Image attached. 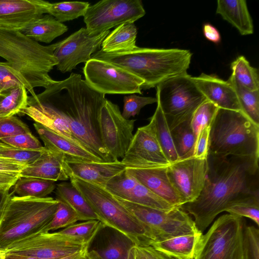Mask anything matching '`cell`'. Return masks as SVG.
<instances>
[{
    "label": "cell",
    "mask_w": 259,
    "mask_h": 259,
    "mask_svg": "<svg viewBox=\"0 0 259 259\" xmlns=\"http://www.w3.org/2000/svg\"><path fill=\"white\" fill-rule=\"evenodd\" d=\"M56 199L70 206L79 221L98 220V218L80 192L70 183L63 182L56 187Z\"/></svg>",
    "instance_id": "cell-28"
},
{
    "label": "cell",
    "mask_w": 259,
    "mask_h": 259,
    "mask_svg": "<svg viewBox=\"0 0 259 259\" xmlns=\"http://www.w3.org/2000/svg\"><path fill=\"white\" fill-rule=\"evenodd\" d=\"M104 225L115 229L134 245L149 246L155 242L152 234L104 188L69 177Z\"/></svg>",
    "instance_id": "cell-7"
},
{
    "label": "cell",
    "mask_w": 259,
    "mask_h": 259,
    "mask_svg": "<svg viewBox=\"0 0 259 259\" xmlns=\"http://www.w3.org/2000/svg\"><path fill=\"white\" fill-rule=\"evenodd\" d=\"M13 187V194L17 196L44 198L54 190L56 185L51 180L20 177Z\"/></svg>",
    "instance_id": "cell-30"
},
{
    "label": "cell",
    "mask_w": 259,
    "mask_h": 259,
    "mask_svg": "<svg viewBox=\"0 0 259 259\" xmlns=\"http://www.w3.org/2000/svg\"><path fill=\"white\" fill-rule=\"evenodd\" d=\"M121 162L126 167L165 168L170 164L156 137L153 120L139 127Z\"/></svg>",
    "instance_id": "cell-14"
},
{
    "label": "cell",
    "mask_w": 259,
    "mask_h": 259,
    "mask_svg": "<svg viewBox=\"0 0 259 259\" xmlns=\"http://www.w3.org/2000/svg\"><path fill=\"white\" fill-rule=\"evenodd\" d=\"M20 113L28 115L35 122L80 144L72 136L64 116L49 99L39 100L35 97H28V106Z\"/></svg>",
    "instance_id": "cell-19"
},
{
    "label": "cell",
    "mask_w": 259,
    "mask_h": 259,
    "mask_svg": "<svg viewBox=\"0 0 259 259\" xmlns=\"http://www.w3.org/2000/svg\"><path fill=\"white\" fill-rule=\"evenodd\" d=\"M122 115L126 119L138 115L141 109L146 105L157 103L156 98L141 97L135 94L125 96Z\"/></svg>",
    "instance_id": "cell-48"
},
{
    "label": "cell",
    "mask_w": 259,
    "mask_h": 259,
    "mask_svg": "<svg viewBox=\"0 0 259 259\" xmlns=\"http://www.w3.org/2000/svg\"><path fill=\"white\" fill-rule=\"evenodd\" d=\"M29 132L27 125L15 116L0 118V140Z\"/></svg>",
    "instance_id": "cell-49"
},
{
    "label": "cell",
    "mask_w": 259,
    "mask_h": 259,
    "mask_svg": "<svg viewBox=\"0 0 259 259\" xmlns=\"http://www.w3.org/2000/svg\"><path fill=\"white\" fill-rule=\"evenodd\" d=\"M216 13L235 27L241 35L253 33V21L246 1L218 0Z\"/></svg>",
    "instance_id": "cell-26"
},
{
    "label": "cell",
    "mask_w": 259,
    "mask_h": 259,
    "mask_svg": "<svg viewBox=\"0 0 259 259\" xmlns=\"http://www.w3.org/2000/svg\"><path fill=\"white\" fill-rule=\"evenodd\" d=\"M192 53L180 49L136 47L122 52H96L91 59L104 60L122 68L143 79L141 90L156 87L171 78L187 73Z\"/></svg>",
    "instance_id": "cell-3"
},
{
    "label": "cell",
    "mask_w": 259,
    "mask_h": 259,
    "mask_svg": "<svg viewBox=\"0 0 259 259\" xmlns=\"http://www.w3.org/2000/svg\"><path fill=\"white\" fill-rule=\"evenodd\" d=\"M44 150H23L0 142L1 157L11 159L24 166L33 162L39 157Z\"/></svg>",
    "instance_id": "cell-44"
},
{
    "label": "cell",
    "mask_w": 259,
    "mask_h": 259,
    "mask_svg": "<svg viewBox=\"0 0 259 259\" xmlns=\"http://www.w3.org/2000/svg\"><path fill=\"white\" fill-rule=\"evenodd\" d=\"M134 119L123 117L117 105L105 99L99 116L102 144L114 161L124 157L134 136Z\"/></svg>",
    "instance_id": "cell-13"
},
{
    "label": "cell",
    "mask_w": 259,
    "mask_h": 259,
    "mask_svg": "<svg viewBox=\"0 0 259 259\" xmlns=\"http://www.w3.org/2000/svg\"><path fill=\"white\" fill-rule=\"evenodd\" d=\"M90 6L88 2H63L50 3L47 13L61 23L84 16Z\"/></svg>",
    "instance_id": "cell-38"
},
{
    "label": "cell",
    "mask_w": 259,
    "mask_h": 259,
    "mask_svg": "<svg viewBox=\"0 0 259 259\" xmlns=\"http://www.w3.org/2000/svg\"><path fill=\"white\" fill-rule=\"evenodd\" d=\"M54 50L53 44L42 46L20 30L0 27V57L33 92L35 87L46 89L56 82L49 74L58 64Z\"/></svg>",
    "instance_id": "cell-4"
},
{
    "label": "cell",
    "mask_w": 259,
    "mask_h": 259,
    "mask_svg": "<svg viewBox=\"0 0 259 259\" xmlns=\"http://www.w3.org/2000/svg\"><path fill=\"white\" fill-rule=\"evenodd\" d=\"M226 211L230 214L247 217L259 225V196L251 197L232 204Z\"/></svg>",
    "instance_id": "cell-43"
},
{
    "label": "cell",
    "mask_w": 259,
    "mask_h": 259,
    "mask_svg": "<svg viewBox=\"0 0 259 259\" xmlns=\"http://www.w3.org/2000/svg\"><path fill=\"white\" fill-rule=\"evenodd\" d=\"M81 259H104L96 250H88Z\"/></svg>",
    "instance_id": "cell-56"
},
{
    "label": "cell",
    "mask_w": 259,
    "mask_h": 259,
    "mask_svg": "<svg viewBox=\"0 0 259 259\" xmlns=\"http://www.w3.org/2000/svg\"><path fill=\"white\" fill-rule=\"evenodd\" d=\"M218 109L214 104L206 100L196 110L191 120V126L196 141L202 129L210 126Z\"/></svg>",
    "instance_id": "cell-40"
},
{
    "label": "cell",
    "mask_w": 259,
    "mask_h": 259,
    "mask_svg": "<svg viewBox=\"0 0 259 259\" xmlns=\"http://www.w3.org/2000/svg\"><path fill=\"white\" fill-rule=\"evenodd\" d=\"M6 255V251L0 249V259H5Z\"/></svg>",
    "instance_id": "cell-59"
},
{
    "label": "cell",
    "mask_w": 259,
    "mask_h": 259,
    "mask_svg": "<svg viewBox=\"0 0 259 259\" xmlns=\"http://www.w3.org/2000/svg\"><path fill=\"white\" fill-rule=\"evenodd\" d=\"M59 201L52 197L12 195L0 220V249L47 232Z\"/></svg>",
    "instance_id": "cell-5"
},
{
    "label": "cell",
    "mask_w": 259,
    "mask_h": 259,
    "mask_svg": "<svg viewBox=\"0 0 259 259\" xmlns=\"http://www.w3.org/2000/svg\"><path fill=\"white\" fill-rule=\"evenodd\" d=\"M25 166L11 159L0 156L1 171L20 174Z\"/></svg>",
    "instance_id": "cell-52"
},
{
    "label": "cell",
    "mask_w": 259,
    "mask_h": 259,
    "mask_svg": "<svg viewBox=\"0 0 259 259\" xmlns=\"http://www.w3.org/2000/svg\"><path fill=\"white\" fill-rule=\"evenodd\" d=\"M232 76L241 86L251 91L259 90L257 70L251 66L243 56H238L232 62Z\"/></svg>",
    "instance_id": "cell-36"
},
{
    "label": "cell",
    "mask_w": 259,
    "mask_h": 259,
    "mask_svg": "<svg viewBox=\"0 0 259 259\" xmlns=\"http://www.w3.org/2000/svg\"><path fill=\"white\" fill-rule=\"evenodd\" d=\"M5 259H38L33 257L14 253H6Z\"/></svg>",
    "instance_id": "cell-57"
},
{
    "label": "cell",
    "mask_w": 259,
    "mask_h": 259,
    "mask_svg": "<svg viewBox=\"0 0 259 259\" xmlns=\"http://www.w3.org/2000/svg\"><path fill=\"white\" fill-rule=\"evenodd\" d=\"M1 95V94H0Z\"/></svg>",
    "instance_id": "cell-61"
},
{
    "label": "cell",
    "mask_w": 259,
    "mask_h": 259,
    "mask_svg": "<svg viewBox=\"0 0 259 259\" xmlns=\"http://www.w3.org/2000/svg\"><path fill=\"white\" fill-rule=\"evenodd\" d=\"M166 168L126 167V171L159 197L180 208L182 201L168 179Z\"/></svg>",
    "instance_id": "cell-23"
},
{
    "label": "cell",
    "mask_w": 259,
    "mask_h": 259,
    "mask_svg": "<svg viewBox=\"0 0 259 259\" xmlns=\"http://www.w3.org/2000/svg\"><path fill=\"white\" fill-rule=\"evenodd\" d=\"M137 182L125 169L109 180L104 188L114 197L125 200Z\"/></svg>",
    "instance_id": "cell-39"
},
{
    "label": "cell",
    "mask_w": 259,
    "mask_h": 259,
    "mask_svg": "<svg viewBox=\"0 0 259 259\" xmlns=\"http://www.w3.org/2000/svg\"><path fill=\"white\" fill-rule=\"evenodd\" d=\"M28 104L26 89L18 86L5 91L0 95V118L20 113Z\"/></svg>",
    "instance_id": "cell-33"
},
{
    "label": "cell",
    "mask_w": 259,
    "mask_h": 259,
    "mask_svg": "<svg viewBox=\"0 0 259 259\" xmlns=\"http://www.w3.org/2000/svg\"><path fill=\"white\" fill-rule=\"evenodd\" d=\"M150 119L153 121L157 138L167 158L170 163L178 161L179 157L173 143L170 130L159 104H157L155 111Z\"/></svg>",
    "instance_id": "cell-32"
},
{
    "label": "cell",
    "mask_w": 259,
    "mask_h": 259,
    "mask_svg": "<svg viewBox=\"0 0 259 259\" xmlns=\"http://www.w3.org/2000/svg\"><path fill=\"white\" fill-rule=\"evenodd\" d=\"M228 81L236 92L242 112L259 125V90L251 91L241 86L231 75Z\"/></svg>",
    "instance_id": "cell-35"
},
{
    "label": "cell",
    "mask_w": 259,
    "mask_h": 259,
    "mask_svg": "<svg viewBox=\"0 0 259 259\" xmlns=\"http://www.w3.org/2000/svg\"><path fill=\"white\" fill-rule=\"evenodd\" d=\"M103 226L99 220H91L74 223L56 232L62 237L89 246Z\"/></svg>",
    "instance_id": "cell-31"
},
{
    "label": "cell",
    "mask_w": 259,
    "mask_h": 259,
    "mask_svg": "<svg viewBox=\"0 0 259 259\" xmlns=\"http://www.w3.org/2000/svg\"><path fill=\"white\" fill-rule=\"evenodd\" d=\"M124 200L164 211L176 207L159 197L138 181Z\"/></svg>",
    "instance_id": "cell-37"
},
{
    "label": "cell",
    "mask_w": 259,
    "mask_h": 259,
    "mask_svg": "<svg viewBox=\"0 0 259 259\" xmlns=\"http://www.w3.org/2000/svg\"><path fill=\"white\" fill-rule=\"evenodd\" d=\"M88 250V249L84 250L58 259H81Z\"/></svg>",
    "instance_id": "cell-58"
},
{
    "label": "cell",
    "mask_w": 259,
    "mask_h": 259,
    "mask_svg": "<svg viewBox=\"0 0 259 259\" xmlns=\"http://www.w3.org/2000/svg\"><path fill=\"white\" fill-rule=\"evenodd\" d=\"M49 99L68 123L72 136L103 162L114 161L104 147L100 136L99 116L105 95L92 89L79 74L56 82L37 95Z\"/></svg>",
    "instance_id": "cell-2"
},
{
    "label": "cell",
    "mask_w": 259,
    "mask_h": 259,
    "mask_svg": "<svg viewBox=\"0 0 259 259\" xmlns=\"http://www.w3.org/2000/svg\"><path fill=\"white\" fill-rule=\"evenodd\" d=\"M20 177V174L0 171V186L12 187Z\"/></svg>",
    "instance_id": "cell-54"
},
{
    "label": "cell",
    "mask_w": 259,
    "mask_h": 259,
    "mask_svg": "<svg viewBox=\"0 0 259 259\" xmlns=\"http://www.w3.org/2000/svg\"><path fill=\"white\" fill-rule=\"evenodd\" d=\"M131 252L132 259H170L151 245L141 246L133 245Z\"/></svg>",
    "instance_id": "cell-50"
},
{
    "label": "cell",
    "mask_w": 259,
    "mask_h": 259,
    "mask_svg": "<svg viewBox=\"0 0 259 259\" xmlns=\"http://www.w3.org/2000/svg\"><path fill=\"white\" fill-rule=\"evenodd\" d=\"M207 174L200 194L180 206L193 215L202 233L218 214L235 202L259 196L258 159L207 156Z\"/></svg>",
    "instance_id": "cell-1"
},
{
    "label": "cell",
    "mask_w": 259,
    "mask_h": 259,
    "mask_svg": "<svg viewBox=\"0 0 259 259\" xmlns=\"http://www.w3.org/2000/svg\"><path fill=\"white\" fill-rule=\"evenodd\" d=\"M3 90H3V87L1 85V84H0V94L3 92Z\"/></svg>",
    "instance_id": "cell-60"
},
{
    "label": "cell",
    "mask_w": 259,
    "mask_h": 259,
    "mask_svg": "<svg viewBox=\"0 0 259 259\" xmlns=\"http://www.w3.org/2000/svg\"><path fill=\"white\" fill-rule=\"evenodd\" d=\"M89 247L81 243L62 237L56 232H46L17 243L6 252L38 259H58L88 249Z\"/></svg>",
    "instance_id": "cell-17"
},
{
    "label": "cell",
    "mask_w": 259,
    "mask_h": 259,
    "mask_svg": "<svg viewBox=\"0 0 259 259\" xmlns=\"http://www.w3.org/2000/svg\"><path fill=\"white\" fill-rule=\"evenodd\" d=\"M0 142L23 150L43 151L46 149L30 132L2 139Z\"/></svg>",
    "instance_id": "cell-45"
},
{
    "label": "cell",
    "mask_w": 259,
    "mask_h": 259,
    "mask_svg": "<svg viewBox=\"0 0 259 259\" xmlns=\"http://www.w3.org/2000/svg\"><path fill=\"white\" fill-rule=\"evenodd\" d=\"M191 78L206 100L219 108L242 111L236 92L228 80L204 73Z\"/></svg>",
    "instance_id": "cell-20"
},
{
    "label": "cell",
    "mask_w": 259,
    "mask_h": 259,
    "mask_svg": "<svg viewBox=\"0 0 259 259\" xmlns=\"http://www.w3.org/2000/svg\"><path fill=\"white\" fill-rule=\"evenodd\" d=\"M207 156L258 159L259 125L242 111L219 108L210 125Z\"/></svg>",
    "instance_id": "cell-6"
},
{
    "label": "cell",
    "mask_w": 259,
    "mask_h": 259,
    "mask_svg": "<svg viewBox=\"0 0 259 259\" xmlns=\"http://www.w3.org/2000/svg\"><path fill=\"white\" fill-rule=\"evenodd\" d=\"M68 30V27L50 15L42 16L20 30L29 38L50 43Z\"/></svg>",
    "instance_id": "cell-27"
},
{
    "label": "cell",
    "mask_w": 259,
    "mask_h": 259,
    "mask_svg": "<svg viewBox=\"0 0 259 259\" xmlns=\"http://www.w3.org/2000/svg\"><path fill=\"white\" fill-rule=\"evenodd\" d=\"M243 259H259V230L254 226L244 228Z\"/></svg>",
    "instance_id": "cell-47"
},
{
    "label": "cell",
    "mask_w": 259,
    "mask_h": 259,
    "mask_svg": "<svg viewBox=\"0 0 259 259\" xmlns=\"http://www.w3.org/2000/svg\"><path fill=\"white\" fill-rule=\"evenodd\" d=\"M133 245L127 238L118 237L97 251L104 259H132L131 248Z\"/></svg>",
    "instance_id": "cell-41"
},
{
    "label": "cell",
    "mask_w": 259,
    "mask_h": 259,
    "mask_svg": "<svg viewBox=\"0 0 259 259\" xmlns=\"http://www.w3.org/2000/svg\"><path fill=\"white\" fill-rule=\"evenodd\" d=\"M50 3L42 0H0V27L20 31L47 13Z\"/></svg>",
    "instance_id": "cell-18"
},
{
    "label": "cell",
    "mask_w": 259,
    "mask_h": 259,
    "mask_svg": "<svg viewBox=\"0 0 259 259\" xmlns=\"http://www.w3.org/2000/svg\"><path fill=\"white\" fill-rule=\"evenodd\" d=\"M58 201L57 210L47 227V232L64 229L79 221L76 213L70 206L61 201Z\"/></svg>",
    "instance_id": "cell-42"
},
{
    "label": "cell",
    "mask_w": 259,
    "mask_h": 259,
    "mask_svg": "<svg viewBox=\"0 0 259 259\" xmlns=\"http://www.w3.org/2000/svg\"><path fill=\"white\" fill-rule=\"evenodd\" d=\"M145 13L140 0H103L89 7L83 21L89 33L97 35L122 24L134 23Z\"/></svg>",
    "instance_id": "cell-12"
},
{
    "label": "cell",
    "mask_w": 259,
    "mask_h": 259,
    "mask_svg": "<svg viewBox=\"0 0 259 259\" xmlns=\"http://www.w3.org/2000/svg\"><path fill=\"white\" fill-rule=\"evenodd\" d=\"M0 84L3 88V91L18 86H24L32 95V97L36 95L7 62H0Z\"/></svg>",
    "instance_id": "cell-46"
},
{
    "label": "cell",
    "mask_w": 259,
    "mask_h": 259,
    "mask_svg": "<svg viewBox=\"0 0 259 259\" xmlns=\"http://www.w3.org/2000/svg\"><path fill=\"white\" fill-rule=\"evenodd\" d=\"M35 129L47 150L61 155L67 161L103 162L82 145L35 122Z\"/></svg>",
    "instance_id": "cell-22"
},
{
    "label": "cell",
    "mask_w": 259,
    "mask_h": 259,
    "mask_svg": "<svg viewBox=\"0 0 259 259\" xmlns=\"http://www.w3.org/2000/svg\"><path fill=\"white\" fill-rule=\"evenodd\" d=\"M245 227L242 217L221 215L202 234L193 259H243Z\"/></svg>",
    "instance_id": "cell-9"
},
{
    "label": "cell",
    "mask_w": 259,
    "mask_h": 259,
    "mask_svg": "<svg viewBox=\"0 0 259 259\" xmlns=\"http://www.w3.org/2000/svg\"><path fill=\"white\" fill-rule=\"evenodd\" d=\"M69 177L104 187L107 182L124 171L126 166L121 161L112 162H85L64 161Z\"/></svg>",
    "instance_id": "cell-21"
},
{
    "label": "cell",
    "mask_w": 259,
    "mask_h": 259,
    "mask_svg": "<svg viewBox=\"0 0 259 259\" xmlns=\"http://www.w3.org/2000/svg\"><path fill=\"white\" fill-rule=\"evenodd\" d=\"M207 171V157L194 156L178 160L167 167L168 179L183 204L194 201L199 195Z\"/></svg>",
    "instance_id": "cell-16"
},
{
    "label": "cell",
    "mask_w": 259,
    "mask_h": 259,
    "mask_svg": "<svg viewBox=\"0 0 259 259\" xmlns=\"http://www.w3.org/2000/svg\"><path fill=\"white\" fill-rule=\"evenodd\" d=\"M156 98L170 130L190 120L196 110L206 100L188 73L158 85Z\"/></svg>",
    "instance_id": "cell-8"
},
{
    "label": "cell",
    "mask_w": 259,
    "mask_h": 259,
    "mask_svg": "<svg viewBox=\"0 0 259 259\" xmlns=\"http://www.w3.org/2000/svg\"><path fill=\"white\" fill-rule=\"evenodd\" d=\"M11 188L9 186H0V220L12 195V193H10Z\"/></svg>",
    "instance_id": "cell-55"
},
{
    "label": "cell",
    "mask_w": 259,
    "mask_h": 259,
    "mask_svg": "<svg viewBox=\"0 0 259 259\" xmlns=\"http://www.w3.org/2000/svg\"><path fill=\"white\" fill-rule=\"evenodd\" d=\"M202 233L199 232L155 241L151 246L170 259H193Z\"/></svg>",
    "instance_id": "cell-25"
},
{
    "label": "cell",
    "mask_w": 259,
    "mask_h": 259,
    "mask_svg": "<svg viewBox=\"0 0 259 259\" xmlns=\"http://www.w3.org/2000/svg\"><path fill=\"white\" fill-rule=\"evenodd\" d=\"M137 29L134 23H126L109 32L102 42L101 50L106 53L126 52L133 50L136 45Z\"/></svg>",
    "instance_id": "cell-29"
},
{
    "label": "cell",
    "mask_w": 259,
    "mask_h": 259,
    "mask_svg": "<svg viewBox=\"0 0 259 259\" xmlns=\"http://www.w3.org/2000/svg\"><path fill=\"white\" fill-rule=\"evenodd\" d=\"M86 82L103 94H142L143 79L108 62L91 59L83 69Z\"/></svg>",
    "instance_id": "cell-11"
},
{
    "label": "cell",
    "mask_w": 259,
    "mask_h": 259,
    "mask_svg": "<svg viewBox=\"0 0 259 259\" xmlns=\"http://www.w3.org/2000/svg\"><path fill=\"white\" fill-rule=\"evenodd\" d=\"M20 177L36 178L54 182L69 179L63 156L47 149L33 162L23 168L20 172Z\"/></svg>",
    "instance_id": "cell-24"
},
{
    "label": "cell",
    "mask_w": 259,
    "mask_h": 259,
    "mask_svg": "<svg viewBox=\"0 0 259 259\" xmlns=\"http://www.w3.org/2000/svg\"><path fill=\"white\" fill-rule=\"evenodd\" d=\"M203 34L208 40L215 44L219 43L221 40V34L218 30L209 23H205L203 26Z\"/></svg>",
    "instance_id": "cell-53"
},
{
    "label": "cell",
    "mask_w": 259,
    "mask_h": 259,
    "mask_svg": "<svg viewBox=\"0 0 259 259\" xmlns=\"http://www.w3.org/2000/svg\"><path fill=\"white\" fill-rule=\"evenodd\" d=\"M191 120L181 123L170 129L179 160L194 155L196 138L191 126Z\"/></svg>",
    "instance_id": "cell-34"
},
{
    "label": "cell",
    "mask_w": 259,
    "mask_h": 259,
    "mask_svg": "<svg viewBox=\"0 0 259 259\" xmlns=\"http://www.w3.org/2000/svg\"><path fill=\"white\" fill-rule=\"evenodd\" d=\"M109 30L97 35L81 28L64 39L54 44V55L58 60L57 69L62 73L70 72L81 63H87L101 46Z\"/></svg>",
    "instance_id": "cell-15"
},
{
    "label": "cell",
    "mask_w": 259,
    "mask_h": 259,
    "mask_svg": "<svg viewBox=\"0 0 259 259\" xmlns=\"http://www.w3.org/2000/svg\"><path fill=\"white\" fill-rule=\"evenodd\" d=\"M115 198L152 234L155 241L200 232L188 213L180 207L164 211Z\"/></svg>",
    "instance_id": "cell-10"
},
{
    "label": "cell",
    "mask_w": 259,
    "mask_h": 259,
    "mask_svg": "<svg viewBox=\"0 0 259 259\" xmlns=\"http://www.w3.org/2000/svg\"><path fill=\"white\" fill-rule=\"evenodd\" d=\"M210 126L202 129L196 141L194 156L207 158L209 144Z\"/></svg>",
    "instance_id": "cell-51"
}]
</instances>
